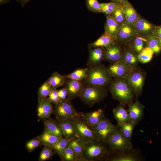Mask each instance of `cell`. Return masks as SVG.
Listing matches in <instances>:
<instances>
[{
	"instance_id": "obj_1",
	"label": "cell",
	"mask_w": 161,
	"mask_h": 161,
	"mask_svg": "<svg viewBox=\"0 0 161 161\" xmlns=\"http://www.w3.org/2000/svg\"><path fill=\"white\" fill-rule=\"evenodd\" d=\"M109 89L112 97L120 104L123 105L132 103L134 92L126 80L116 78L111 83Z\"/></svg>"
},
{
	"instance_id": "obj_2",
	"label": "cell",
	"mask_w": 161,
	"mask_h": 161,
	"mask_svg": "<svg viewBox=\"0 0 161 161\" xmlns=\"http://www.w3.org/2000/svg\"><path fill=\"white\" fill-rule=\"evenodd\" d=\"M88 68L87 76L83 82L84 84L105 87L110 83L111 77L104 66L99 64Z\"/></svg>"
},
{
	"instance_id": "obj_3",
	"label": "cell",
	"mask_w": 161,
	"mask_h": 161,
	"mask_svg": "<svg viewBox=\"0 0 161 161\" xmlns=\"http://www.w3.org/2000/svg\"><path fill=\"white\" fill-rule=\"evenodd\" d=\"M104 87L84 84L83 90L79 97L85 104L92 106L102 101L107 95Z\"/></svg>"
},
{
	"instance_id": "obj_4",
	"label": "cell",
	"mask_w": 161,
	"mask_h": 161,
	"mask_svg": "<svg viewBox=\"0 0 161 161\" xmlns=\"http://www.w3.org/2000/svg\"><path fill=\"white\" fill-rule=\"evenodd\" d=\"M105 143L94 140L85 143L83 154L85 161L100 160L109 153Z\"/></svg>"
},
{
	"instance_id": "obj_5",
	"label": "cell",
	"mask_w": 161,
	"mask_h": 161,
	"mask_svg": "<svg viewBox=\"0 0 161 161\" xmlns=\"http://www.w3.org/2000/svg\"><path fill=\"white\" fill-rule=\"evenodd\" d=\"M54 105L53 112L58 121H73L76 118L80 117V114L77 112L71 103V100L68 98Z\"/></svg>"
},
{
	"instance_id": "obj_6",
	"label": "cell",
	"mask_w": 161,
	"mask_h": 161,
	"mask_svg": "<svg viewBox=\"0 0 161 161\" xmlns=\"http://www.w3.org/2000/svg\"><path fill=\"white\" fill-rule=\"evenodd\" d=\"M91 128L98 140L106 144L110 137L119 128L104 117L98 124Z\"/></svg>"
},
{
	"instance_id": "obj_7",
	"label": "cell",
	"mask_w": 161,
	"mask_h": 161,
	"mask_svg": "<svg viewBox=\"0 0 161 161\" xmlns=\"http://www.w3.org/2000/svg\"><path fill=\"white\" fill-rule=\"evenodd\" d=\"M106 144L111 148L120 151L132 148L131 142L123 135L119 128L110 137Z\"/></svg>"
},
{
	"instance_id": "obj_8",
	"label": "cell",
	"mask_w": 161,
	"mask_h": 161,
	"mask_svg": "<svg viewBox=\"0 0 161 161\" xmlns=\"http://www.w3.org/2000/svg\"><path fill=\"white\" fill-rule=\"evenodd\" d=\"M78 137L85 143L98 139L92 129L88 126L80 118L78 117L73 121Z\"/></svg>"
},
{
	"instance_id": "obj_9",
	"label": "cell",
	"mask_w": 161,
	"mask_h": 161,
	"mask_svg": "<svg viewBox=\"0 0 161 161\" xmlns=\"http://www.w3.org/2000/svg\"><path fill=\"white\" fill-rule=\"evenodd\" d=\"M134 68L120 60L113 63L107 69L112 77L126 80L127 76Z\"/></svg>"
},
{
	"instance_id": "obj_10",
	"label": "cell",
	"mask_w": 161,
	"mask_h": 161,
	"mask_svg": "<svg viewBox=\"0 0 161 161\" xmlns=\"http://www.w3.org/2000/svg\"><path fill=\"white\" fill-rule=\"evenodd\" d=\"M138 36L133 24L126 23L120 26L117 41L121 44H127Z\"/></svg>"
},
{
	"instance_id": "obj_11",
	"label": "cell",
	"mask_w": 161,
	"mask_h": 161,
	"mask_svg": "<svg viewBox=\"0 0 161 161\" xmlns=\"http://www.w3.org/2000/svg\"><path fill=\"white\" fill-rule=\"evenodd\" d=\"M145 79L144 74L134 68L126 78V80L137 95H141Z\"/></svg>"
},
{
	"instance_id": "obj_12",
	"label": "cell",
	"mask_w": 161,
	"mask_h": 161,
	"mask_svg": "<svg viewBox=\"0 0 161 161\" xmlns=\"http://www.w3.org/2000/svg\"><path fill=\"white\" fill-rule=\"evenodd\" d=\"M121 44L116 41L109 47L104 48V60L112 63L120 61L125 49Z\"/></svg>"
},
{
	"instance_id": "obj_13",
	"label": "cell",
	"mask_w": 161,
	"mask_h": 161,
	"mask_svg": "<svg viewBox=\"0 0 161 161\" xmlns=\"http://www.w3.org/2000/svg\"><path fill=\"white\" fill-rule=\"evenodd\" d=\"M138 35L147 38L153 35L156 26L140 16L133 24Z\"/></svg>"
},
{
	"instance_id": "obj_14",
	"label": "cell",
	"mask_w": 161,
	"mask_h": 161,
	"mask_svg": "<svg viewBox=\"0 0 161 161\" xmlns=\"http://www.w3.org/2000/svg\"><path fill=\"white\" fill-rule=\"evenodd\" d=\"M68 92V98L71 100L78 97L81 94L84 87L82 81L67 78L64 84Z\"/></svg>"
},
{
	"instance_id": "obj_15",
	"label": "cell",
	"mask_w": 161,
	"mask_h": 161,
	"mask_svg": "<svg viewBox=\"0 0 161 161\" xmlns=\"http://www.w3.org/2000/svg\"><path fill=\"white\" fill-rule=\"evenodd\" d=\"M103 111L99 109L93 111L80 114V118L92 128L98 124L104 117Z\"/></svg>"
},
{
	"instance_id": "obj_16",
	"label": "cell",
	"mask_w": 161,
	"mask_h": 161,
	"mask_svg": "<svg viewBox=\"0 0 161 161\" xmlns=\"http://www.w3.org/2000/svg\"><path fill=\"white\" fill-rule=\"evenodd\" d=\"M54 111L52 103L48 97L38 100L37 114L39 119L44 120L50 118Z\"/></svg>"
},
{
	"instance_id": "obj_17",
	"label": "cell",
	"mask_w": 161,
	"mask_h": 161,
	"mask_svg": "<svg viewBox=\"0 0 161 161\" xmlns=\"http://www.w3.org/2000/svg\"><path fill=\"white\" fill-rule=\"evenodd\" d=\"M128 112L130 120L138 123L143 117V106L137 100L134 103L128 104Z\"/></svg>"
},
{
	"instance_id": "obj_18",
	"label": "cell",
	"mask_w": 161,
	"mask_h": 161,
	"mask_svg": "<svg viewBox=\"0 0 161 161\" xmlns=\"http://www.w3.org/2000/svg\"><path fill=\"white\" fill-rule=\"evenodd\" d=\"M58 122L64 138H73L78 137L73 121L63 120L58 121Z\"/></svg>"
},
{
	"instance_id": "obj_19",
	"label": "cell",
	"mask_w": 161,
	"mask_h": 161,
	"mask_svg": "<svg viewBox=\"0 0 161 161\" xmlns=\"http://www.w3.org/2000/svg\"><path fill=\"white\" fill-rule=\"evenodd\" d=\"M87 63L89 66L100 64L104 60V48L97 47L90 48Z\"/></svg>"
},
{
	"instance_id": "obj_20",
	"label": "cell",
	"mask_w": 161,
	"mask_h": 161,
	"mask_svg": "<svg viewBox=\"0 0 161 161\" xmlns=\"http://www.w3.org/2000/svg\"><path fill=\"white\" fill-rule=\"evenodd\" d=\"M122 5L127 23L133 24L140 16L128 1L123 3Z\"/></svg>"
},
{
	"instance_id": "obj_21",
	"label": "cell",
	"mask_w": 161,
	"mask_h": 161,
	"mask_svg": "<svg viewBox=\"0 0 161 161\" xmlns=\"http://www.w3.org/2000/svg\"><path fill=\"white\" fill-rule=\"evenodd\" d=\"M116 41L115 38L104 32L96 41L89 44V47L90 48H106Z\"/></svg>"
},
{
	"instance_id": "obj_22",
	"label": "cell",
	"mask_w": 161,
	"mask_h": 161,
	"mask_svg": "<svg viewBox=\"0 0 161 161\" xmlns=\"http://www.w3.org/2000/svg\"><path fill=\"white\" fill-rule=\"evenodd\" d=\"M105 15L106 21L104 26L105 32L116 39L120 26L111 15Z\"/></svg>"
},
{
	"instance_id": "obj_23",
	"label": "cell",
	"mask_w": 161,
	"mask_h": 161,
	"mask_svg": "<svg viewBox=\"0 0 161 161\" xmlns=\"http://www.w3.org/2000/svg\"><path fill=\"white\" fill-rule=\"evenodd\" d=\"M44 129L60 138L63 137L58 122L50 118L44 120Z\"/></svg>"
},
{
	"instance_id": "obj_24",
	"label": "cell",
	"mask_w": 161,
	"mask_h": 161,
	"mask_svg": "<svg viewBox=\"0 0 161 161\" xmlns=\"http://www.w3.org/2000/svg\"><path fill=\"white\" fill-rule=\"evenodd\" d=\"M113 113L117 121V125L130 120L129 115L127 111L120 104L113 109Z\"/></svg>"
},
{
	"instance_id": "obj_25",
	"label": "cell",
	"mask_w": 161,
	"mask_h": 161,
	"mask_svg": "<svg viewBox=\"0 0 161 161\" xmlns=\"http://www.w3.org/2000/svg\"><path fill=\"white\" fill-rule=\"evenodd\" d=\"M84 144L85 143L80 139L75 137L72 140L69 145L75 152L78 161H85L83 154Z\"/></svg>"
},
{
	"instance_id": "obj_26",
	"label": "cell",
	"mask_w": 161,
	"mask_h": 161,
	"mask_svg": "<svg viewBox=\"0 0 161 161\" xmlns=\"http://www.w3.org/2000/svg\"><path fill=\"white\" fill-rule=\"evenodd\" d=\"M38 137L40 140L41 145L49 147L52 146L61 138L45 129L41 134Z\"/></svg>"
},
{
	"instance_id": "obj_27",
	"label": "cell",
	"mask_w": 161,
	"mask_h": 161,
	"mask_svg": "<svg viewBox=\"0 0 161 161\" xmlns=\"http://www.w3.org/2000/svg\"><path fill=\"white\" fill-rule=\"evenodd\" d=\"M146 38L138 35L127 44L131 49L138 54L146 47Z\"/></svg>"
},
{
	"instance_id": "obj_28",
	"label": "cell",
	"mask_w": 161,
	"mask_h": 161,
	"mask_svg": "<svg viewBox=\"0 0 161 161\" xmlns=\"http://www.w3.org/2000/svg\"><path fill=\"white\" fill-rule=\"evenodd\" d=\"M133 68H135L138 62L137 55L131 49H125L122 56L120 59Z\"/></svg>"
},
{
	"instance_id": "obj_29",
	"label": "cell",
	"mask_w": 161,
	"mask_h": 161,
	"mask_svg": "<svg viewBox=\"0 0 161 161\" xmlns=\"http://www.w3.org/2000/svg\"><path fill=\"white\" fill-rule=\"evenodd\" d=\"M136 123L131 120L121 123L117 125L123 135L131 142L132 132Z\"/></svg>"
},
{
	"instance_id": "obj_30",
	"label": "cell",
	"mask_w": 161,
	"mask_h": 161,
	"mask_svg": "<svg viewBox=\"0 0 161 161\" xmlns=\"http://www.w3.org/2000/svg\"><path fill=\"white\" fill-rule=\"evenodd\" d=\"M73 138L63 137L60 139L57 142L49 148L54 152L58 154L60 157Z\"/></svg>"
},
{
	"instance_id": "obj_31",
	"label": "cell",
	"mask_w": 161,
	"mask_h": 161,
	"mask_svg": "<svg viewBox=\"0 0 161 161\" xmlns=\"http://www.w3.org/2000/svg\"><path fill=\"white\" fill-rule=\"evenodd\" d=\"M67 79L65 76L55 72L52 73L48 80L52 87L57 88L64 84Z\"/></svg>"
},
{
	"instance_id": "obj_32",
	"label": "cell",
	"mask_w": 161,
	"mask_h": 161,
	"mask_svg": "<svg viewBox=\"0 0 161 161\" xmlns=\"http://www.w3.org/2000/svg\"><path fill=\"white\" fill-rule=\"evenodd\" d=\"M88 71V68H79L65 76L67 78L82 81L86 78Z\"/></svg>"
},
{
	"instance_id": "obj_33",
	"label": "cell",
	"mask_w": 161,
	"mask_h": 161,
	"mask_svg": "<svg viewBox=\"0 0 161 161\" xmlns=\"http://www.w3.org/2000/svg\"><path fill=\"white\" fill-rule=\"evenodd\" d=\"M154 53L151 48L146 46L137 55L138 61L143 64L148 63L152 59Z\"/></svg>"
},
{
	"instance_id": "obj_34",
	"label": "cell",
	"mask_w": 161,
	"mask_h": 161,
	"mask_svg": "<svg viewBox=\"0 0 161 161\" xmlns=\"http://www.w3.org/2000/svg\"><path fill=\"white\" fill-rule=\"evenodd\" d=\"M146 46L151 48L156 54L161 50V39L152 35L147 38Z\"/></svg>"
},
{
	"instance_id": "obj_35",
	"label": "cell",
	"mask_w": 161,
	"mask_h": 161,
	"mask_svg": "<svg viewBox=\"0 0 161 161\" xmlns=\"http://www.w3.org/2000/svg\"><path fill=\"white\" fill-rule=\"evenodd\" d=\"M111 15L120 26L127 23L122 4H119L117 8Z\"/></svg>"
},
{
	"instance_id": "obj_36",
	"label": "cell",
	"mask_w": 161,
	"mask_h": 161,
	"mask_svg": "<svg viewBox=\"0 0 161 161\" xmlns=\"http://www.w3.org/2000/svg\"><path fill=\"white\" fill-rule=\"evenodd\" d=\"M52 88L48 79L45 81L38 89V100L47 98Z\"/></svg>"
},
{
	"instance_id": "obj_37",
	"label": "cell",
	"mask_w": 161,
	"mask_h": 161,
	"mask_svg": "<svg viewBox=\"0 0 161 161\" xmlns=\"http://www.w3.org/2000/svg\"><path fill=\"white\" fill-rule=\"evenodd\" d=\"M63 161H78L77 156L72 147L69 145L65 149L60 157Z\"/></svg>"
},
{
	"instance_id": "obj_38",
	"label": "cell",
	"mask_w": 161,
	"mask_h": 161,
	"mask_svg": "<svg viewBox=\"0 0 161 161\" xmlns=\"http://www.w3.org/2000/svg\"><path fill=\"white\" fill-rule=\"evenodd\" d=\"M101 12L105 15H111L116 10L119 4L113 2L100 3Z\"/></svg>"
},
{
	"instance_id": "obj_39",
	"label": "cell",
	"mask_w": 161,
	"mask_h": 161,
	"mask_svg": "<svg viewBox=\"0 0 161 161\" xmlns=\"http://www.w3.org/2000/svg\"><path fill=\"white\" fill-rule=\"evenodd\" d=\"M86 5L88 9L93 13H102L100 3L97 0H86Z\"/></svg>"
},
{
	"instance_id": "obj_40",
	"label": "cell",
	"mask_w": 161,
	"mask_h": 161,
	"mask_svg": "<svg viewBox=\"0 0 161 161\" xmlns=\"http://www.w3.org/2000/svg\"><path fill=\"white\" fill-rule=\"evenodd\" d=\"M54 152L50 148L44 146L40 152L38 160L44 161L51 159L54 154Z\"/></svg>"
},
{
	"instance_id": "obj_41",
	"label": "cell",
	"mask_w": 161,
	"mask_h": 161,
	"mask_svg": "<svg viewBox=\"0 0 161 161\" xmlns=\"http://www.w3.org/2000/svg\"><path fill=\"white\" fill-rule=\"evenodd\" d=\"M138 159L131 154H123L113 157L111 159L112 161H136Z\"/></svg>"
},
{
	"instance_id": "obj_42",
	"label": "cell",
	"mask_w": 161,
	"mask_h": 161,
	"mask_svg": "<svg viewBox=\"0 0 161 161\" xmlns=\"http://www.w3.org/2000/svg\"><path fill=\"white\" fill-rule=\"evenodd\" d=\"M40 145H41V142L37 136L27 141L25 144V147L29 153H31Z\"/></svg>"
},
{
	"instance_id": "obj_43",
	"label": "cell",
	"mask_w": 161,
	"mask_h": 161,
	"mask_svg": "<svg viewBox=\"0 0 161 161\" xmlns=\"http://www.w3.org/2000/svg\"><path fill=\"white\" fill-rule=\"evenodd\" d=\"M48 98L52 104L54 105L60 101L58 97V90L57 89V88H52Z\"/></svg>"
},
{
	"instance_id": "obj_44",
	"label": "cell",
	"mask_w": 161,
	"mask_h": 161,
	"mask_svg": "<svg viewBox=\"0 0 161 161\" xmlns=\"http://www.w3.org/2000/svg\"><path fill=\"white\" fill-rule=\"evenodd\" d=\"M58 97L60 101L66 99L68 97V93L66 89L64 88L58 90Z\"/></svg>"
},
{
	"instance_id": "obj_45",
	"label": "cell",
	"mask_w": 161,
	"mask_h": 161,
	"mask_svg": "<svg viewBox=\"0 0 161 161\" xmlns=\"http://www.w3.org/2000/svg\"><path fill=\"white\" fill-rule=\"evenodd\" d=\"M153 35L161 39V25L156 27L153 32Z\"/></svg>"
},
{
	"instance_id": "obj_46",
	"label": "cell",
	"mask_w": 161,
	"mask_h": 161,
	"mask_svg": "<svg viewBox=\"0 0 161 161\" xmlns=\"http://www.w3.org/2000/svg\"><path fill=\"white\" fill-rule=\"evenodd\" d=\"M16 1L19 3L22 7L24 8L26 4L30 2L31 0H16Z\"/></svg>"
},
{
	"instance_id": "obj_47",
	"label": "cell",
	"mask_w": 161,
	"mask_h": 161,
	"mask_svg": "<svg viewBox=\"0 0 161 161\" xmlns=\"http://www.w3.org/2000/svg\"><path fill=\"white\" fill-rule=\"evenodd\" d=\"M111 1L116 3L118 4H122L124 2L127 0H111Z\"/></svg>"
},
{
	"instance_id": "obj_48",
	"label": "cell",
	"mask_w": 161,
	"mask_h": 161,
	"mask_svg": "<svg viewBox=\"0 0 161 161\" xmlns=\"http://www.w3.org/2000/svg\"><path fill=\"white\" fill-rule=\"evenodd\" d=\"M10 0H0V5L7 3Z\"/></svg>"
}]
</instances>
